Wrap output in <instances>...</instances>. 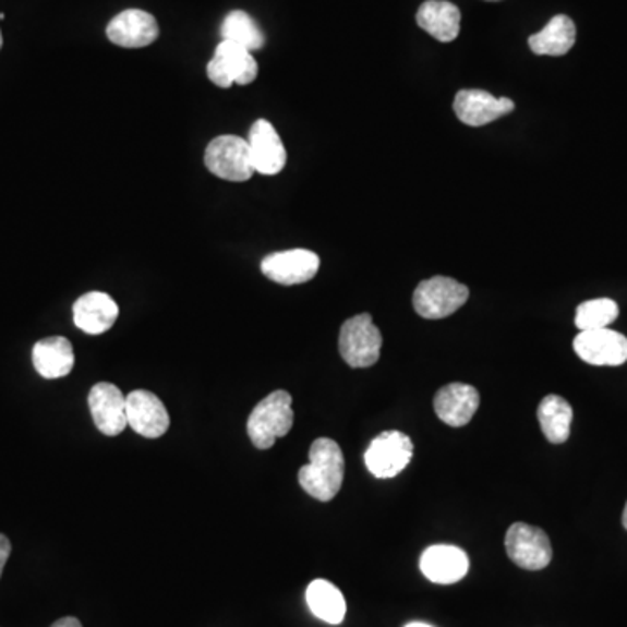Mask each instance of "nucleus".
Returning a JSON list of instances; mask_svg holds the SVG:
<instances>
[{"mask_svg":"<svg viewBox=\"0 0 627 627\" xmlns=\"http://www.w3.org/2000/svg\"><path fill=\"white\" fill-rule=\"evenodd\" d=\"M346 460L338 443L319 437L312 443L309 463L299 471V483L311 497L329 502L342 489Z\"/></svg>","mask_w":627,"mask_h":627,"instance_id":"obj_1","label":"nucleus"},{"mask_svg":"<svg viewBox=\"0 0 627 627\" xmlns=\"http://www.w3.org/2000/svg\"><path fill=\"white\" fill-rule=\"evenodd\" d=\"M293 399L286 390H274L256 405L248 419V436L258 450L273 448L277 437H285L293 427Z\"/></svg>","mask_w":627,"mask_h":627,"instance_id":"obj_2","label":"nucleus"},{"mask_svg":"<svg viewBox=\"0 0 627 627\" xmlns=\"http://www.w3.org/2000/svg\"><path fill=\"white\" fill-rule=\"evenodd\" d=\"M338 349L351 369H370L381 360V329L370 314H358L343 323Z\"/></svg>","mask_w":627,"mask_h":627,"instance_id":"obj_3","label":"nucleus"},{"mask_svg":"<svg viewBox=\"0 0 627 627\" xmlns=\"http://www.w3.org/2000/svg\"><path fill=\"white\" fill-rule=\"evenodd\" d=\"M469 300V288L451 277L436 276L417 286L413 309L424 319H443Z\"/></svg>","mask_w":627,"mask_h":627,"instance_id":"obj_4","label":"nucleus"},{"mask_svg":"<svg viewBox=\"0 0 627 627\" xmlns=\"http://www.w3.org/2000/svg\"><path fill=\"white\" fill-rule=\"evenodd\" d=\"M206 168L227 182H246L255 174L248 140L224 134L213 140L204 154Z\"/></svg>","mask_w":627,"mask_h":627,"instance_id":"obj_5","label":"nucleus"},{"mask_svg":"<svg viewBox=\"0 0 627 627\" xmlns=\"http://www.w3.org/2000/svg\"><path fill=\"white\" fill-rule=\"evenodd\" d=\"M413 457V443L410 436L399 431H385L370 443L364 451V463L378 480L398 477L408 468Z\"/></svg>","mask_w":627,"mask_h":627,"instance_id":"obj_6","label":"nucleus"},{"mask_svg":"<svg viewBox=\"0 0 627 627\" xmlns=\"http://www.w3.org/2000/svg\"><path fill=\"white\" fill-rule=\"evenodd\" d=\"M506 551L510 562L530 571L542 570L553 559L547 533L527 523L510 524L506 535Z\"/></svg>","mask_w":627,"mask_h":627,"instance_id":"obj_7","label":"nucleus"},{"mask_svg":"<svg viewBox=\"0 0 627 627\" xmlns=\"http://www.w3.org/2000/svg\"><path fill=\"white\" fill-rule=\"evenodd\" d=\"M206 72L212 83L218 87H230L232 84L246 86L258 75V63L248 49L229 40H221Z\"/></svg>","mask_w":627,"mask_h":627,"instance_id":"obj_8","label":"nucleus"},{"mask_svg":"<svg viewBox=\"0 0 627 627\" xmlns=\"http://www.w3.org/2000/svg\"><path fill=\"white\" fill-rule=\"evenodd\" d=\"M574 349L580 360L593 366H620L627 361V338L614 329L580 331Z\"/></svg>","mask_w":627,"mask_h":627,"instance_id":"obj_9","label":"nucleus"},{"mask_svg":"<svg viewBox=\"0 0 627 627\" xmlns=\"http://www.w3.org/2000/svg\"><path fill=\"white\" fill-rule=\"evenodd\" d=\"M319 265V256L314 251L288 250L265 256L262 273L277 285H303L316 276Z\"/></svg>","mask_w":627,"mask_h":627,"instance_id":"obj_10","label":"nucleus"},{"mask_svg":"<svg viewBox=\"0 0 627 627\" xmlns=\"http://www.w3.org/2000/svg\"><path fill=\"white\" fill-rule=\"evenodd\" d=\"M128 425L140 436L156 439L169 429V413L165 405L150 390H133L125 396Z\"/></svg>","mask_w":627,"mask_h":627,"instance_id":"obj_11","label":"nucleus"},{"mask_svg":"<svg viewBox=\"0 0 627 627\" xmlns=\"http://www.w3.org/2000/svg\"><path fill=\"white\" fill-rule=\"evenodd\" d=\"M454 110L463 124L481 128L509 116L515 110V101L509 98H495L483 89H462L455 96Z\"/></svg>","mask_w":627,"mask_h":627,"instance_id":"obj_12","label":"nucleus"},{"mask_svg":"<svg viewBox=\"0 0 627 627\" xmlns=\"http://www.w3.org/2000/svg\"><path fill=\"white\" fill-rule=\"evenodd\" d=\"M87 402L92 410L93 422L101 434L119 436L124 433V429L128 427L125 398L118 385L109 382L96 384L89 393Z\"/></svg>","mask_w":627,"mask_h":627,"instance_id":"obj_13","label":"nucleus"},{"mask_svg":"<svg viewBox=\"0 0 627 627\" xmlns=\"http://www.w3.org/2000/svg\"><path fill=\"white\" fill-rule=\"evenodd\" d=\"M110 43L121 48L136 49L150 46L159 37L156 17L142 9L122 11L107 26Z\"/></svg>","mask_w":627,"mask_h":627,"instance_id":"obj_14","label":"nucleus"},{"mask_svg":"<svg viewBox=\"0 0 627 627\" xmlns=\"http://www.w3.org/2000/svg\"><path fill=\"white\" fill-rule=\"evenodd\" d=\"M420 570L434 584H455L468 576V554L455 545H431L420 556Z\"/></svg>","mask_w":627,"mask_h":627,"instance_id":"obj_15","label":"nucleus"},{"mask_svg":"<svg viewBox=\"0 0 627 627\" xmlns=\"http://www.w3.org/2000/svg\"><path fill=\"white\" fill-rule=\"evenodd\" d=\"M248 145H250L253 166L258 173L273 177L285 169L286 148L281 136L277 134L270 122L258 119L255 124L251 125Z\"/></svg>","mask_w":627,"mask_h":627,"instance_id":"obj_16","label":"nucleus"},{"mask_svg":"<svg viewBox=\"0 0 627 627\" xmlns=\"http://www.w3.org/2000/svg\"><path fill=\"white\" fill-rule=\"evenodd\" d=\"M480 408V393L472 385L448 384L437 390L434 411L442 422L451 427H463L477 415Z\"/></svg>","mask_w":627,"mask_h":627,"instance_id":"obj_17","label":"nucleus"},{"mask_svg":"<svg viewBox=\"0 0 627 627\" xmlns=\"http://www.w3.org/2000/svg\"><path fill=\"white\" fill-rule=\"evenodd\" d=\"M119 317V308L110 294L89 291L74 303V323L87 335L109 331Z\"/></svg>","mask_w":627,"mask_h":627,"instance_id":"obj_18","label":"nucleus"},{"mask_svg":"<svg viewBox=\"0 0 627 627\" xmlns=\"http://www.w3.org/2000/svg\"><path fill=\"white\" fill-rule=\"evenodd\" d=\"M462 14L460 9L448 0H425L417 11V23L422 31L433 35L439 43H451L460 34Z\"/></svg>","mask_w":627,"mask_h":627,"instance_id":"obj_19","label":"nucleus"},{"mask_svg":"<svg viewBox=\"0 0 627 627\" xmlns=\"http://www.w3.org/2000/svg\"><path fill=\"white\" fill-rule=\"evenodd\" d=\"M35 370L44 378H63L74 370L75 355L72 343L65 337L44 338L35 343L32 352Z\"/></svg>","mask_w":627,"mask_h":627,"instance_id":"obj_20","label":"nucleus"},{"mask_svg":"<svg viewBox=\"0 0 627 627\" xmlns=\"http://www.w3.org/2000/svg\"><path fill=\"white\" fill-rule=\"evenodd\" d=\"M576 37V23L565 14H558L541 32L528 37V46L539 57H563L574 48Z\"/></svg>","mask_w":627,"mask_h":627,"instance_id":"obj_21","label":"nucleus"},{"mask_svg":"<svg viewBox=\"0 0 627 627\" xmlns=\"http://www.w3.org/2000/svg\"><path fill=\"white\" fill-rule=\"evenodd\" d=\"M536 419L541 424L542 433L553 445H562L570 437L574 410H571L570 402L562 396H556V394L545 396L536 410Z\"/></svg>","mask_w":627,"mask_h":627,"instance_id":"obj_22","label":"nucleus"},{"mask_svg":"<svg viewBox=\"0 0 627 627\" xmlns=\"http://www.w3.org/2000/svg\"><path fill=\"white\" fill-rule=\"evenodd\" d=\"M305 600H308L309 608H311L312 614L316 615L317 619L337 626L346 617V598L340 593V589L328 580H312L308 593H305Z\"/></svg>","mask_w":627,"mask_h":627,"instance_id":"obj_23","label":"nucleus"},{"mask_svg":"<svg viewBox=\"0 0 627 627\" xmlns=\"http://www.w3.org/2000/svg\"><path fill=\"white\" fill-rule=\"evenodd\" d=\"M221 37L248 51H258L265 46L264 32L260 31L258 23L244 11H232L227 14L221 25Z\"/></svg>","mask_w":627,"mask_h":627,"instance_id":"obj_24","label":"nucleus"},{"mask_svg":"<svg viewBox=\"0 0 627 627\" xmlns=\"http://www.w3.org/2000/svg\"><path fill=\"white\" fill-rule=\"evenodd\" d=\"M619 316V305L611 299L589 300L580 303L576 312V326L580 331L608 328Z\"/></svg>","mask_w":627,"mask_h":627,"instance_id":"obj_25","label":"nucleus"},{"mask_svg":"<svg viewBox=\"0 0 627 627\" xmlns=\"http://www.w3.org/2000/svg\"><path fill=\"white\" fill-rule=\"evenodd\" d=\"M9 554H11V542H9L8 536L0 533V577H2V571H4Z\"/></svg>","mask_w":627,"mask_h":627,"instance_id":"obj_26","label":"nucleus"},{"mask_svg":"<svg viewBox=\"0 0 627 627\" xmlns=\"http://www.w3.org/2000/svg\"><path fill=\"white\" fill-rule=\"evenodd\" d=\"M51 627H83V624L79 623L75 617H63V619L57 620Z\"/></svg>","mask_w":627,"mask_h":627,"instance_id":"obj_27","label":"nucleus"},{"mask_svg":"<svg viewBox=\"0 0 627 627\" xmlns=\"http://www.w3.org/2000/svg\"><path fill=\"white\" fill-rule=\"evenodd\" d=\"M405 627H433V626H429V624H424V623H410L407 624V626Z\"/></svg>","mask_w":627,"mask_h":627,"instance_id":"obj_28","label":"nucleus"},{"mask_svg":"<svg viewBox=\"0 0 627 627\" xmlns=\"http://www.w3.org/2000/svg\"><path fill=\"white\" fill-rule=\"evenodd\" d=\"M623 524H624V528H626V530H627V502H626V507H624Z\"/></svg>","mask_w":627,"mask_h":627,"instance_id":"obj_29","label":"nucleus"},{"mask_svg":"<svg viewBox=\"0 0 627 627\" xmlns=\"http://www.w3.org/2000/svg\"><path fill=\"white\" fill-rule=\"evenodd\" d=\"M0 49H2V32H0Z\"/></svg>","mask_w":627,"mask_h":627,"instance_id":"obj_30","label":"nucleus"},{"mask_svg":"<svg viewBox=\"0 0 627 627\" xmlns=\"http://www.w3.org/2000/svg\"><path fill=\"white\" fill-rule=\"evenodd\" d=\"M490 2H497V0H490Z\"/></svg>","mask_w":627,"mask_h":627,"instance_id":"obj_31","label":"nucleus"}]
</instances>
